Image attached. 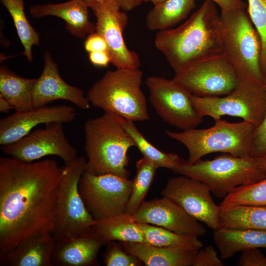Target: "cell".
I'll return each instance as SVG.
<instances>
[{
  "instance_id": "6da1fadb",
  "label": "cell",
  "mask_w": 266,
  "mask_h": 266,
  "mask_svg": "<svg viewBox=\"0 0 266 266\" xmlns=\"http://www.w3.org/2000/svg\"><path fill=\"white\" fill-rule=\"evenodd\" d=\"M64 170L52 159L0 158V257L28 236L54 234Z\"/></svg>"
},
{
  "instance_id": "7a4b0ae2",
  "label": "cell",
  "mask_w": 266,
  "mask_h": 266,
  "mask_svg": "<svg viewBox=\"0 0 266 266\" xmlns=\"http://www.w3.org/2000/svg\"><path fill=\"white\" fill-rule=\"evenodd\" d=\"M218 16L214 2L205 0L181 25L157 33L155 46L175 73L223 54Z\"/></svg>"
},
{
  "instance_id": "3957f363",
  "label": "cell",
  "mask_w": 266,
  "mask_h": 266,
  "mask_svg": "<svg viewBox=\"0 0 266 266\" xmlns=\"http://www.w3.org/2000/svg\"><path fill=\"white\" fill-rule=\"evenodd\" d=\"M125 119L110 112L88 119L84 126L85 171L96 175L112 174L128 178L129 149L134 140L125 129Z\"/></svg>"
},
{
  "instance_id": "277c9868",
  "label": "cell",
  "mask_w": 266,
  "mask_h": 266,
  "mask_svg": "<svg viewBox=\"0 0 266 266\" xmlns=\"http://www.w3.org/2000/svg\"><path fill=\"white\" fill-rule=\"evenodd\" d=\"M218 27L223 54L238 78L263 85L261 39L245 9L221 11Z\"/></svg>"
},
{
  "instance_id": "5b68a950",
  "label": "cell",
  "mask_w": 266,
  "mask_h": 266,
  "mask_svg": "<svg viewBox=\"0 0 266 266\" xmlns=\"http://www.w3.org/2000/svg\"><path fill=\"white\" fill-rule=\"evenodd\" d=\"M143 72L139 68L107 71L88 91L93 106L126 120L144 121L149 118L145 96L141 88Z\"/></svg>"
},
{
  "instance_id": "8992f818",
  "label": "cell",
  "mask_w": 266,
  "mask_h": 266,
  "mask_svg": "<svg viewBox=\"0 0 266 266\" xmlns=\"http://www.w3.org/2000/svg\"><path fill=\"white\" fill-rule=\"evenodd\" d=\"M174 172L202 182L218 198H224L239 186L266 177V169L260 167L254 158L228 154L212 160L200 159L194 163L181 158Z\"/></svg>"
},
{
  "instance_id": "52a82bcc",
  "label": "cell",
  "mask_w": 266,
  "mask_h": 266,
  "mask_svg": "<svg viewBox=\"0 0 266 266\" xmlns=\"http://www.w3.org/2000/svg\"><path fill=\"white\" fill-rule=\"evenodd\" d=\"M255 127L244 121L231 123L220 119L208 128L166 131V133L186 147L188 161L194 163L205 155L217 152L238 157L251 156Z\"/></svg>"
},
{
  "instance_id": "ba28073f",
  "label": "cell",
  "mask_w": 266,
  "mask_h": 266,
  "mask_svg": "<svg viewBox=\"0 0 266 266\" xmlns=\"http://www.w3.org/2000/svg\"><path fill=\"white\" fill-rule=\"evenodd\" d=\"M192 100L203 117L209 116L214 121L228 115L241 118L256 127L266 112V90L263 85L239 78L233 90L227 95L218 97L192 95Z\"/></svg>"
},
{
  "instance_id": "9c48e42d",
  "label": "cell",
  "mask_w": 266,
  "mask_h": 266,
  "mask_svg": "<svg viewBox=\"0 0 266 266\" xmlns=\"http://www.w3.org/2000/svg\"><path fill=\"white\" fill-rule=\"evenodd\" d=\"M132 188V181L119 176L82 173L78 189L85 205L96 221L124 214Z\"/></svg>"
},
{
  "instance_id": "30bf717a",
  "label": "cell",
  "mask_w": 266,
  "mask_h": 266,
  "mask_svg": "<svg viewBox=\"0 0 266 266\" xmlns=\"http://www.w3.org/2000/svg\"><path fill=\"white\" fill-rule=\"evenodd\" d=\"M86 161L84 157H77L64 167L57 200L55 238L89 230L97 221L88 211L78 189Z\"/></svg>"
},
{
  "instance_id": "8fae6325",
  "label": "cell",
  "mask_w": 266,
  "mask_h": 266,
  "mask_svg": "<svg viewBox=\"0 0 266 266\" xmlns=\"http://www.w3.org/2000/svg\"><path fill=\"white\" fill-rule=\"evenodd\" d=\"M146 85L151 104L165 122L184 131L196 128L202 121L192 94L172 79L152 76L146 79Z\"/></svg>"
},
{
  "instance_id": "7c38bea8",
  "label": "cell",
  "mask_w": 266,
  "mask_h": 266,
  "mask_svg": "<svg viewBox=\"0 0 266 266\" xmlns=\"http://www.w3.org/2000/svg\"><path fill=\"white\" fill-rule=\"evenodd\" d=\"M172 79L194 96L218 97L232 92L239 78L223 54L175 72Z\"/></svg>"
},
{
  "instance_id": "4fadbf2b",
  "label": "cell",
  "mask_w": 266,
  "mask_h": 266,
  "mask_svg": "<svg viewBox=\"0 0 266 266\" xmlns=\"http://www.w3.org/2000/svg\"><path fill=\"white\" fill-rule=\"evenodd\" d=\"M0 149L11 157L28 162L52 155L58 157L67 165L78 157L77 151L67 140L61 123L46 125L14 143L2 145Z\"/></svg>"
},
{
  "instance_id": "5bb4252c",
  "label": "cell",
  "mask_w": 266,
  "mask_h": 266,
  "mask_svg": "<svg viewBox=\"0 0 266 266\" xmlns=\"http://www.w3.org/2000/svg\"><path fill=\"white\" fill-rule=\"evenodd\" d=\"M211 193L209 188L202 182L181 175L167 181L161 195L214 231L219 228L221 207L214 202Z\"/></svg>"
},
{
  "instance_id": "9a60e30c",
  "label": "cell",
  "mask_w": 266,
  "mask_h": 266,
  "mask_svg": "<svg viewBox=\"0 0 266 266\" xmlns=\"http://www.w3.org/2000/svg\"><path fill=\"white\" fill-rule=\"evenodd\" d=\"M96 17L95 31L105 39L111 63L117 68H139L137 54L127 47L123 33L128 17L116 0H107L92 9Z\"/></svg>"
},
{
  "instance_id": "2e32d148",
  "label": "cell",
  "mask_w": 266,
  "mask_h": 266,
  "mask_svg": "<svg viewBox=\"0 0 266 266\" xmlns=\"http://www.w3.org/2000/svg\"><path fill=\"white\" fill-rule=\"evenodd\" d=\"M132 216L137 223L161 227L179 234L200 237L206 233L200 221L165 197L143 201Z\"/></svg>"
},
{
  "instance_id": "e0dca14e",
  "label": "cell",
  "mask_w": 266,
  "mask_h": 266,
  "mask_svg": "<svg viewBox=\"0 0 266 266\" xmlns=\"http://www.w3.org/2000/svg\"><path fill=\"white\" fill-rule=\"evenodd\" d=\"M75 109L66 104L38 107L16 112L0 121V144L14 143L28 134L37 126L52 123H70L76 116Z\"/></svg>"
},
{
  "instance_id": "ac0fdd59",
  "label": "cell",
  "mask_w": 266,
  "mask_h": 266,
  "mask_svg": "<svg viewBox=\"0 0 266 266\" xmlns=\"http://www.w3.org/2000/svg\"><path fill=\"white\" fill-rule=\"evenodd\" d=\"M44 67L33 90V107L46 106L53 101L62 100L86 110L91 103L80 88L66 83L61 77L58 66L48 52L44 54Z\"/></svg>"
},
{
  "instance_id": "d6986e66",
  "label": "cell",
  "mask_w": 266,
  "mask_h": 266,
  "mask_svg": "<svg viewBox=\"0 0 266 266\" xmlns=\"http://www.w3.org/2000/svg\"><path fill=\"white\" fill-rule=\"evenodd\" d=\"M55 239L52 254L55 266L96 265L99 250L107 243L92 228Z\"/></svg>"
},
{
  "instance_id": "ffe728a7",
  "label": "cell",
  "mask_w": 266,
  "mask_h": 266,
  "mask_svg": "<svg viewBox=\"0 0 266 266\" xmlns=\"http://www.w3.org/2000/svg\"><path fill=\"white\" fill-rule=\"evenodd\" d=\"M89 7L82 0H70L59 3L36 4L30 7L33 17L53 16L63 19L72 35L84 38L95 31V25L90 20Z\"/></svg>"
},
{
  "instance_id": "44dd1931",
  "label": "cell",
  "mask_w": 266,
  "mask_h": 266,
  "mask_svg": "<svg viewBox=\"0 0 266 266\" xmlns=\"http://www.w3.org/2000/svg\"><path fill=\"white\" fill-rule=\"evenodd\" d=\"M55 237L52 233L31 235L0 257L1 264L10 266H53Z\"/></svg>"
},
{
  "instance_id": "7402d4cb",
  "label": "cell",
  "mask_w": 266,
  "mask_h": 266,
  "mask_svg": "<svg viewBox=\"0 0 266 266\" xmlns=\"http://www.w3.org/2000/svg\"><path fill=\"white\" fill-rule=\"evenodd\" d=\"M125 251L146 266H192L198 250L159 247L142 242H121Z\"/></svg>"
},
{
  "instance_id": "603a6c76",
  "label": "cell",
  "mask_w": 266,
  "mask_h": 266,
  "mask_svg": "<svg viewBox=\"0 0 266 266\" xmlns=\"http://www.w3.org/2000/svg\"><path fill=\"white\" fill-rule=\"evenodd\" d=\"M213 241L222 259L233 257L251 248H266V230L219 228L214 231Z\"/></svg>"
},
{
  "instance_id": "cb8c5ba5",
  "label": "cell",
  "mask_w": 266,
  "mask_h": 266,
  "mask_svg": "<svg viewBox=\"0 0 266 266\" xmlns=\"http://www.w3.org/2000/svg\"><path fill=\"white\" fill-rule=\"evenodd\" d=\"M36 78L21 77L5 66L0 68V95L6 99L16 111L32 108L33 90Z\"/></svg>"
},
{
  "instance_id": "d4e9b609",
  "label": "cell",
  "mask_w": 266,
  "mask_h": 266,
  "mask_svg": "<svg viewBox=\"0 0 266 266\" xmlns=\"http://www.w3.org/2000/svg\"><path fill=\"white\" fill-rule=\"evenodd\" d=\"M92 228L107 243L113 241L144 242L143 232L132 215L126 212L100 221Z\"/></svg>"
},
{
  "instance_id": "484cf974",
  "label": "cell",
  "mask_w": 266,
  "mask_h": 266,
  "mask_svg": "<svg viewBox=\"0 0 266 266\" xmlns=\"http://www.w3.org/2000/svg\"><path fill=\"white\" fill-rule=\"evenodd\" d=\"M196 0H166L154 5L146 16L150 31H162L173 27L185 19L196 7Z\"/></svg>"
},
{
  "instance_id": "4316f807",
  "label": "cell",
  "mask_w": 266,
  "mask_h": 266,
  "mask_svg": "<svg viewBox=\"0 0 266 266\" xmlns=\"http://www.w3.org/2000/svg\"><path fill=\"white\" fill-rule=\"evenodd\" d=\"M219 228L266 230V205H239L221 208Z\"/></svg>"
},
{
  "instance_id": "83f0119b",
  "label": "cell",
  "mask_w": 266,
  "mask_h": 266,
  "mask_svg": "<svg viewBox=\"0 0 266 266\" xmlns=\"http://www.w3.org/2000/svg\"><path fill=\"white\" fill-rule=\"evenodd\" d=\"M138 224L143 233L144 243L156 246L182 247L192 250H199L203 246L198 237L177 233L151 224Z\"/></svg>"
},
{
  "instance_id": "f1b7e54d",
  "label": "cell",
  "mask_w": 266,
  "mask_h": 266,
  "mask_svg": "<svg viewBox=\"0 0 266 266\" xmlns=\"http://www.w3.org/2000/svg\"><path fill=\"white\" fill-rule=\"evenodd\" d=\"M11 15L17 35L24 47L23 54L28 62L33 60L32 48L39 45L38 33L30 24L24 11V0H0Z\"/></svg>"
},
{
  "instance_id": "f546056e",
  "label": "cell",
  "mask_w": 266,
  "mask_h": 266,
  "mask_svg": "<svg viewBox=\"0 0 266 266\" xmlns=\"http://www.w3.org/2000/svg\"><path fill=\"white\" fill-rule=\"evenodd\" d=\"M123 125L144 158L159 167L166 168L174 171L181 159L178 155L165 153L155 147L138 130L134 122L125 120Z\"/></svg>"
},
{
  "instance_id": "4dcf8cb0",
  "label": "cell",
  "mask_w": 266,
  "mask_h": 266,
  "mask_svg": "<svg viewBox=\"0 0 266 266\" xmlns=\"http://www.w3.org/2000/svg\"><path fill=\"white\" fill-rule=\"evenodd\" d=\"M157 166L143 157L136 163V172L132 180V188L126 213L133 215L138 210L152 183Z\"/></svg>"
},
{
  "instance_id": "1f68e13d",
  "label": "cell",
  "mask_w": 266,
  "mask_h": 266,
  "mask_svg": "<svg viewBox=\"0 0 266 266\" xmlns=\"http://www.w3.org/2000/svg\"><path fill=\"white\" fill-rule=\"evenodd\" d=\"M239 205H266V177L235 188L224 198L220 206L229 208Z\"/></svg>"
},
{
  "instance_id": "d6a6232c",
  "label": "cell",
  "mask_w": 266,
  "mask_h": 266,
  "mask_svg": "<svg viewBox=\"0 0 266 266\" xmlns=\"http://www.w3.org/2000/svg\"><path fill=\"white\" fill-rule=\"evenodd\" d=\"M247 12L261 42L260 66L266 76V0H248Z\"/></svg>"
},
{
  "instance_id": "836d02e7",
  "label": "cell",
  "mask_w": 266,
  "mask_h": 266,
  "mask_svg": "<svg viewBox=\"0 0 266 266\" xmlns=\"http://www.w3.org/2000/svg\"><path fill=\"white\" fill-rule=\"evenodd\" d=\"M103 262L107 266H135L143 264L138 258L125 252L115 242L108 245L103 254Z\"/></svg>"
},
{
  "instance_id": "e575fe53",
  "label": "cell",
  "mask_w": 266,
  "mask_h": 266,
  "mask_svg": "<svg viewBox=\"0 0 266 266\" xmlns=\"http://www.w3.org/2000/svg\"><path fill=\"white\" fill-rule=\"evenodd\" d=\"M266 153V112L261 123L255 127L251 157L256 158Z\"/></svg>"
},
{
  "instance_id": "d590c367",
  "label": "cell",
  "mask_w": 266,
  "mask_h": 266,
  "mask_svg": "<svg viewBox=\"0 0 266 266\" xmlns=\"http://www.w3.org/2000/svg\"><path fill=\"white\" fill-rule=\"evenodd\" d=\"M214 247L208 245L199 249L195 256L192 266H223Z\"/></svg>"
},
{
  "instance_id": "8d00e7d4",
  "label": "cell",
  "mask_w": 266,
  "mask_h": 266,
  "mask_svg": "<svg viewBox=\"0 0 266 266\" xmlns=\"http://www.w3.org/2000/svg\"><path fill=\"white\" fill-rule=\"evenodd\" d=\"M236 265L239 266H266V257L258 249L242 251Z\"/></svg>"
},
{
  "instance_id": "74e56055",
  "label": "cell",
  "mask_w": 266,
  "mask_h": 266,
  "mask_svg": "<svg viewBox=\"0 0 266 266\" xmlns=\"http://www.w3.org/2000/svg\"><path fill=\"white\" fill-rule=\"evenodd\" d=\"M84 45L85 50L88 53L101 51H108V47L105 39L96 31L87 36Z\"/></svg>"
},
{
  "instance_id": "f35d334b",
  "label": "cell",
  "mask_w": 266,
  "mask_h": 266,
  "mask_svg": "<svg viewBox=\"0 0 266 266\" xmlns=\"http://www.w3.org/2000/svg\"><path fill=\"white\" fill-rule=\"evenodd\" d=\"M89 60L92 65L98 67H106L111 63L110 56L107 51L89 53Z\"/></svg>"
},
{
  "instance_id": "ab89813d",
  "label": "cell",
  "mask_w": 266,
  "mask_h": 266,
  "mask_svg": "<svg viewBox=\"0 0 266 266\" xmlns=\"http://www.w3.org/2000/svg\"><path fill=\"white\" fill-rule=\"evenodd\" d=\"M221 8V11H226L238 8L246 9L248 5L241 0H210Z\"/></svg>"
},
{
  "instance_id": "60d3db41",
  "label": "cell",
  "mask_w": 266,
  "mask_h": 266,
  "mask_svg": "<svg viewBox=\"0 0 266 266\" xmlns=\"http://www.w3.org/2000/svg\"><path fill=\"white\" fill-rule=\"evenodd\" d=\"M121 9L124 11H131L139 6L143 0H116Z\"/></svg>"
},
{
  "instance_id": "b9f144b4",
  "label": "cell",
  "mask_w": 266,
  "mask_h": 266,
  "mask_svg": "<svg viewBox=\"0 0 266 266\" xmlns=\"http://www.w3.org/2000/svg\"><path fill=\"white\" fill-rule=\"evenodd\" d=\"M13 109L10 103L4 97L0 95V111L6 113L10 110Z\"/></svg>"
},
{
  "instance_id": "7bdbcfd3",
  "label": "cell",
  "mask_w": 266,
  "mask_h": 266,
  "mask_svg": "<svg viewBox=\"0 0 266 266\" xmlns=\"http://www.w3.org/2000/svg\"><path fill=\"white\" fill-rule=\"evenodd\" d=\"M87 6L92 9L102 4L107 0H82Z\"/></svg>"
},
{
  "instance_id": "ee69618b",
  "label": "cell",
  "mask_w": 266,
  "mask_h": 266,
  "mask_svg": "<svg viewBox=\"0 0 266 266\" xmlns=\"http://www.w3.org/2000/svg\"><path fill=\"white\" fill-rule=\"evenodd\" d=\"M254 158L260 167L266 169V153Z\"/></svg>"
},
{
  "instance_id": "f6af8a7d",
  "label": "cell",
  "mask_w": 266,
  "mask_h": 266,
  "mask_svg": "<svg viewBox=\"0 0 266 266\" xmlns=\"http://www.w3.org/2000/svg\"><path fill=\"white\" fill-rule=\"evenodd\" d=\"M166 0H143V1L146 2V1H150L152 2L154 5H156L157 4H159L160 3H161Z\"/></svg>"
},
{
  "instance_id": "bcb514c9",
  "label": "cell",
  "mask_w": 266,
  "mask_h": 266,
  "mask_svg": "<svg viewBox=\"0 0 266 266\" xmlns=\"http://www.w3.org/2000/svg\"><path fill=\"white\" fill-rule=\"evenodd\" d=\"M263 86L264 88L266 90V76L265 77L264 80L263 81Z\"/></svg>"
}]
</instances>
